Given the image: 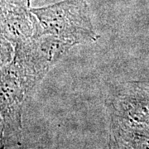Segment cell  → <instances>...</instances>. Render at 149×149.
Listing matches in <instances>:
<instances>
[{
    "label": "cell",
    "mask_w": 149,
    "mask_h": 149,
    "mask_svg": "<svg viewBox=\"0 0 149 149\" xmlns=\"http://www.w3.org/2000/svg\"><path fill=\"white\" fill-rule=\"evenodd\" d=\"M31 0H1L2 39L13 44L30 40L36 32L37 19Z\"/></svg>",
    "instance_id": "3"
},
{
    "label": "cell",
    "mask_w": 149,
    "mask_h": 149,
    "mask_svg": "<svg viewBox=\"0 0 149 149\" xmlns=\"http://www.w3.org/2000/svg\"><path fill=\"white\" fill-rule=\"evenodd\" d=\"M32 12L37 19L36 32L32 37H50L68 50L74 45L94 42L99 38L86 0H62L33 8Z\"/></svg>",
    "instance_id": "2"
},
{
    "label": "cell",
    "mask_w": 149,
    "mask_h": 149,
    "mask_svg": "<svg viewBox=\"0 0 149 149\" xmlns=\"http://www.w3.org/2000/svg\"><path fill=\"white\" fill-rule=\"evenodd\" d=\"M47 61L32 48L17 45L11 59L2 65L1 107L4 133H17L22 109L32 90L51 68Z\"/></svg>",
    "instance_id": "1"
}]
</instances>
